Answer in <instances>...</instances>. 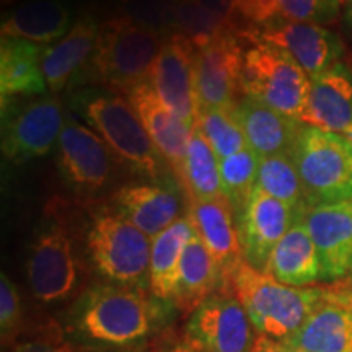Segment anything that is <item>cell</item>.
Here are the masks:
<instances>
[{
    "mask_svg": "<svg viewBox=\"0 0 352 352\" xmlns=\"http://www.w3.org/2000/svg\"><path fill=\"white\" fill-rule=\"evenodd\" d=\"M43 44L26 39L2 38L0 41V95L2 104L19 96L44 95L47 90L43 77Z\"/></svg>",
    "mask_w": 352,
    "mask_h": 352,
    "instance_id": "obj_25",
    "label": "cell"
},
{
    "mask_svg": "<svg viewBox=\"0 0 352 352\" xmlns=\"http://www.w3.org/2000/svg\"><path fill=\"white\" fill-rule=\"evenodd\" d=\"M152 239L114 212L96 214L87 235V248L95 270L122 285L142 283L148 274Z\"/></svg>",
    "mask_w": 352,
    "mask_h": 352,
    "instance_id": "obj_7",
    "label": "cell"
},
{
    "mask_svg": "<svg viewBox=\"0 0 352 352\" xmlns=\"http://www.w3.org/2000/svg\"><path fill=\"white\" fill-rule=\"evenodd\" d=\"M12 2H15V0H2L3 6H6V3H12Z\"/></svg>",
    "mask_w": 352,
    "mask_h": 352,
    "instance_id": "obj_44",
    "label": "cell"
},
{
    "mask_svg": "<svg viewBox=\"0 0 352 352\" xmlns=\"http://www.w3.org/2000/svg\"><path fill=\"white\" fill-rule=\"evenodd\" d=\"M253 328L241 303L220 287L189 316L186 341L199 352H250L256 341Z\"/></svg>",
    "mask_w": 352,
    "mask_h": 352,
    "instance_id": "obj_8",
    "label": "cell"
},
{
    "mask_svg": "<svg viewBox=\"0 0 352 352\" xmlns=\"http://www.w3.org/2000/svg\"><path fill=\"white\" fill-rule=\"evenodd\" d=\"M327 289L336 300L344 303L346 307H349L352 310V272L342 277V279L334 280L333 284L327 285Z\"/></svg>",
    "mask_w": 352,
    "mask_h": 352,
    "instance_id": "obj_39",
    "label": "cell"
},
{
    "mask_svg": "<svg viewBox=\"0 0 352 352\" xmlns=\"http://www.w3.org/2000/svg\"><path fill=\"white\" fill-rule=\"evenodd\" d=\"M342 6L346 0H277V19L324 26L340 16Z\"/></svg>",
    "mask_w": 352,
    "mask_h": 352,
    "instance_id": "obj_35",
    "label": "cell"
},
{
    "mask_svg": "<svg viewBox=\"0 0 352 352\" xmlns=\"http://www.w3.org/2000/svg\"><path fill=\"white\" fill-rule=\"evenodd\" d=\"M13 352H74L65 344L60 334L56 331H46L36 336L25 338L15 344Z\"/></svg>",
    "mask_w": 352,
    "mask_h": 352,
    "instance_id": "obj_37",
    "label": "cell"
},
{
    "mask_svg": "<svg viewBox=\"0 0 352 352\" xmlns=\"http://www.w3.org/2000/svg\"><path fill=\"white\" fill-rule=\"evenodd\" d=\"M199 2L209 10H212L215 15H219L223 21L235 26V16L239 15L236 0H199Z\"/></svg>",
    "mask_w": 352,
    "mask_h": 352,
    "instance_id": "obj_38",
    "label": "cell"
},
{
    "mask_svg": "<svg viewBox=\"0 0 352 352\" xmlns=\"http://www.w3.org/2000/svg\"><path fill=\"white\" fill-rule=\"evenodd\" d=\"M20 296L15 284L6 274L0 276V329L3 342H12L19 334L20 324Z\"/></svg>",
    "mask_w": 352,
    "mask_h": 352,
    "instance_id": "obj_36",
    "label": "cell"
},
{
    "mask_svg": "<svg viewBox=\"0 0 352 352\" xmlns=\"http://www.w3.org/2000/svg\"><path fill=\"white\" fill-rule=\"evenodd\" d=\"M298 219L300 214L289 204L266 195L259 188L254 189L239 222L245 261L259 271L266 270L272 250Z\"/></svg>",
    "mask_w": 352,
    "mask_h": 352,
    "instance_id": "obj_15",
    "label": "cell"
},
{
    "mask_svg": "<svg viewBox=\"0 0 352 352\" xmlns=\"http://www.w3.org/2000/svg\"><path fill=\"white\" fill-rule=\"evenodd\" d=\"M240 32H232L196 50L195 88L197 108L233 111L241 94L243 50Z\"/></svg>",
    "mask_w": 352,
    "mask_h": 352,
    "instance_id": "obj_11",
    "label": "cell"
},
{
    "mask_svg": "<svg viewBox=\"0 0 352 352\" xmlns=\"http://www.w3.org/2000/svg\"><path fill=\"white\" fill-rule=\"evenodd\" d=\"M179 183L186 189L189 199H214L226 196L220 179L219 157L197 126L192 127Z\"/></svg>",
    "mask_w": 352,
    "mask_h": 352,
    "instance_id": "obj_29",
    "label": "cell"
},
{
    "mask_svg": "<svg viewBox=\"0 0 352 352\" xmlns=\"http://www.w3.org/2000/svg\"><path fill=\"white\" fill-rule=\"evenodd\" d=\"M323 289L305 323L283 342L298 352H352V310Z\"/></svg>",
    "mask_w": 352,
    "mask_h": 352,
    "instance_id": "obj_21",
    "label": "cell"
},
{
    "mask_svg": "<svg viewBox=\"0 0 352 352\" xmlns=\"http://www.w3.org/2000/svg\"><path fill=\"white\" fill-rule=\"evenodd\" d=\"M170 183L124 184L114 192V210L145 235L157 236L179 217V197Z\"/></svg>",
    "mask_w": 352,
    "mask_h": 352,
    "instance_id": "obj_20",
    "label": "cell"
},
{
    "mask_svg": "<svg viewBox=\"0 0 352 352\" xmlns=\"http://www.w3.org/2000/svg\"><path fill=\"white\" fill-rule=\"evenodd\" d=\"M264 272L292 287H305L321 280L318 250L300 219L272 250Z\"/></svg>",
    "mask_w": 352,
    "mask_h": 352,
    "instance_id": "obj_26",
    "label": "cell"
},
{
    "mask_svg": "<svg viewBox=\"0 0 352 352\" xmlns=\"http://www.w3.org/2000/svg\"><path fill=\"white\" fill-rule=\"evenodd\" d=\"M219 168L223 195L232 202L233 210L241 214L246 202L256 189L259 155L246 147L230 157L219 158Z\"/></svg>",
    "mask_w": 352,
    "mask_h": 352,
    "instance_id": "obj_31",
    "label": "cell"
},
{
    "mask_svg": "<svg viewBox=\"0 0 352 352\" xmlns=\"http://www.w3.org/2000/svg\"><path fill=\"white\" fill-rule=\"evenodd\" d=\"M307 208L352 201V142L303 124L292 151Z\"/></svg>",
    "mask_w": 352,
    "mask_h": 352,
    "instance_id": "obj_4",
    "label": "cell"
},
{
    "mask_svg": "<svg viewBox=\"0 0 352 352\" xmlns=\"http://www.w3.org/2000/svg\"><path fill=\"white\" fill-rule=\"evenodd\" d=\"M220 287L235 296L261 336L276 341L296 333L324 294L323 287H292L279 283L245 259Z\"/></svg>",
    "mask_w": 352,
    "mask_h": 352,
    "instance_id": "obj_1",
    "label": "cell"
},
{
    "mask_svg": "<svg viewBox=\"0 0 352 352\" xmlns=\"http://www.w3.org/2000/svg\"><path fill=\"white\" fill-rule=\"evenodd\" d=\"M126 94L158 153L179 179L192 127L171 113L148 82L135 85Z\"/></svg>",
    "mask_w": 352,
    "mask_h": 352,
    "instance_id": "obj_17",
    "label": "cell"
},
{
    "mask_svg": "<svg viewBox=\"0 0 352 352\" xmlns=\"http://www.w3.org/2000/svg\"><path fill=\"white\" fill-rule=\"evenodd\" d=\"M256 188L289 204L300 217L307 209L305 192L292 153L259 157Z\"/></svg>",
    "mask_w": 352,
    "mask_h": 352,
    "instance_id": "obj_30",
    "label": "cell"
},
{
    "mask_svg": "<svg viewBox=\"0 0 352 352\" xmlns=\"http://www.w3.org/2000/svg\"><path fill=\"white\" fill-rule=\"evenodd\" d=\"M100 28L90 16H83L69 33L52 46L44 47L41 57L43 77L51 94H59L87 60H91Z\"/></svg>",
    "mask_w": 352,
    "mask_h": 352,
    "instance_id": "obj_24",
    "label": "cell"
},
{
    "mask_svg": "<svg viewBox=\"0 0 352 352\" xmlns=\"http://www.w3.org/2000/svg\"><path fill=\"white\" fill-rule=\"evenodd\" d=\"M233 116L239 121L248 147L259 157L292 153L303 124L276 111L258 100L245 96L236 103Z\"/></svg>",
    "mask_w": 352,
    "mask_h": 352,
    "instance_id": "obj_22",
    "label": "cell"
},
{
    "mask_svg": "<svg viewBox=\"0 0 352 352\" xmlns=\"http://www.w3.org/2000/svg\"><path fill=\"white\" fill-rule=\"evenodd\" d=\"M2 116V153L16 165L50 153L65 124L63 104L56 96L26 101Z\"/></svg>",
    "mask_w": 352,
    "mask_h": 352,
    "instance_id": "obj_9",
    "label": "cell"
},
{
    "mask_svg": "<svg viewBox=\"0 0 352 352\" xmlns=\"http://www.w3.org/2000/svg\"><path fill=\"white\" fill-rule=\"evenodd\" d=\"M250 352H298V351L285 346L283 341L271 340V338L261 336V334H259Z\"/></svg>",
    "mask_w": 352,
    "mask_h": 352,
    "instance_id": "obj_40",
    "label": "cell"
},
{
    "mask_svg": "<svg viewBox=\"0 0 352 352\" xmlns=\"http://www.w3.org/2000/svg\"><path fill=\"white\" fill-rule=\"evenodd\" d=\"M189 220L197 236L217 263L222 280L243 261V246L227 196L214 199H189Z\"/></svg>",
    "mask_w": 352,
    "mask_h": 352,
    "instance_id": "obj_18",
    "label": "cell"
},
{
    "mask_svg": "<svg viewBox=\"0 0 352 352\" xmlns=\"http://www.w3.org/2000/svg\"><path fill=\"white\" fill-rule=\"evenodd\" d=\"M77 104L80 116L121 164L151 179H162L165 160L129 100L111 91L88 90L78 96Z\"/></svg>",
    "mask_w": 352,
    "mask_h": 352,
    "instance_id": "obj_3",
    "label": "cell"
},
{
    "mask_svg": "<svg viewBox=\"0 0 352 352\" xmlns=\"http://www.w3.org/2000/svg\"><path fill=\"white\" fill-rule=\"evenodd\" d=\"M114 157L90 126L65 118L57 140V166L70 186L85 192L100 191L111 182Z\"/></svg>",
    "mask_w": 352,
    "mask_h": 352,
    "instance_id": "obj_12",
    "label": "cell"
},
{
    "mask_svg": "<svg viewBox=\"0 0 352 352\" xmlns=\"http://www.w3.org/2000/svg\"><path fill=\"white\" fill-rule=\"evenodd\" d=\"M26 272L39 302L56 303L74 292L78 284V261L72 236L63 223H51L34 239Z\"/></svg>",
    "mask_w": 352,
    "mask_h": 352,
    "instance_id": "obj_10",
    "label": "cell"
},
{
    "mask_svg": "<svg viewBox=\"0 0 352 352\" xmlns=\"http://www.w3.org/2000/svg\"><path fill=\"white\" fill-rule=\"evenodd\" d=\"M300 220L318 250L321 280L334 283L352 272V201L307 208Z\"/></svg>",
    "mask_w": 352,
    "mask_h": 352,
    "instance_id": "obj_16",
    "label": "cell"
},
{
    "mask_svg": "<svg viewBox=\"0 0 352 352\" xmlns=\"http://www.w3.org/2000/svg\"><path fill=\"white\" fill-rule=\"evenodd\" d=\"M302 124L315 129L344 132L352 126V69L338 63L311 78Z\"/></svg>",
    "mask_w": 352,
    "mask_h": 352,
    "instance_id": "obj_19",
    "label": "cell"
},
{
    "mask_svg": "<svg viewBox=\"0 0 352 352\" xmlns=\"http://www.w3.org/2000/svg\"><path fill=\"white\" fill-rule=\"evenodd\" d=\"M195 56V46L183 34H171L158 52L148 78L158 98L189 127L196 126L197 116Z\"/></svg>",
    "mask_w": 352,
    "mask_h": 352,
    "instance_id": "obj_14",
    "label": "cell"
},
{
    "mask_svg": "<svg viewBox=\"0 0 352 352\" xmlns=\"http://www.w3.org/2000/svg\"><path fill=\"white\" fill-rule=\"evenodd\" d=\"M168 352H199V351H196L195 347H192L186 340H184L183 342H179V344L171 347Z\"/></svg>",
    "mask_w": 352,
    "mask_h": 352,
    "instance_id": "obj_41",
    "label": "cell"
},
{
    "mask_svg": "<svg viewBox=\"0 0 352 352\" xmlns=\"http://www.w3.org/2000/svg\"><path fill=\"white\" fill-rule=\"evenodd\" d=\"M240 38H254L287 51L310 78L340 63L344 52L336 33L327 26L277 19L259 30H241Z\"/></svg>",
    "mask_w": 352,
    "mask_h": 352,
    "instance_id": "obj_13",
    "label": "cell"
},
{
    "mask_svg": "<svg viewBox=\"0 0 352 352\" xmlns=\"http://www.w3.org/2000/svg\"><path fill=\"white\" fill-rule=\"evenodd\" d=\"M222 285V272L212 254L195 232L184 248L179 263L173 305L183 314H192Z\"/></svg>",
    "mask_w": 352,
    "mask_h": 352,
    "instance_id": "obj_27",
    "label": "cell"
},
{
    "mask_svg": "<svg viewBox=\"0 0 352 352\" xmlns=\"http://www.w3.org/2000/svg\"><path fill=\"white\" fill-rule=\"evenodd\" d=\"M346 21L352 26V0H346Z\"/></svg>",
    "mask_w": 352,
    "mask_h": 352,
    "instance_id": "obj_42",
    "label": "cell"
},
{
    "mask_svg": "<svg viewBox=\"0 0 352 352\" xmlns=\"http://www.w3.org/2000/svg\"><path fill=\"white\" fill-rule=\"evenodd\" d=\"M70 8L63 0H25L3 13L2 38L47 44L64 38L70 30Z\"/></svg>",
    "mask_w": 352,
    "mask_h": 352,
    "instance_id": "obj_23",
    "label": "cell"
},
{
    "mask_svg": "<svg viewBox=\"0 0 352 352\" xmlns=\"http://www.w3.org/2000/svg\"><path fill=\"white\" fill-rule=\"evenodd\" d=\"M157 303L135 285H101L78 303L74 327L87 340L126 346L147 336L157 324Z\"/></svg>",
    "mask_w": 352,
    "mask_h": 352,
    "instance_id": "obj_2",
    "label": "cell"
},
{
    "mask_svg": "<svg viewBox=\"0 0 352 352\" xmlns=\"http://www.w3.org/2000/svg\"><path fill=\"white\" fill-rule=\"evenodd\" d=\"M344 135H346V138H347V139H349V140H351V142H352V126L349 127V129H347V131L344 132Z\"/></svg>",
    "mask_w": 352,
    "mask_h": 352,
    "instance_id": "obj_43",
    "label": "cell"
},
{
    "mask_svg": "<svg viewBox=\"0 0 352 352\" xmlns=\"http://www.w3.org/2000/svg\"><path fill=\"white\" fill-rule=\"evenodd\" d=\"M176 3L178 0H120V8L122 16L166 39L178 33Z\"/></svg>",
    "mask_w": 352,
    "mask_h": 352,
    "instance_id": "obj_34",
    "label": "cell"
},
{
    "mask_svg": "<svg viewBox=\"0 0 352 352\" xmlns=\"http://www.w3.org/2000/svg\"><path fill=\"white\" fill-rule=\"evenodd\" d=\"M196 126L219 158L230 157L248 147L233 111L220 108H197Z\"/></svg>",
    "mask_w": 352,
    "mask_h": 352,
    "instance_id": "obj_33",
    "label": "cell"
},
{
    "mask_svg": "<svg viewBox=\"0 0 352 352\" xmlns=\"http://www.w3.org/2000/svg\"><path fill=\"white\" fill-rule=\"evenodd\" d=\"M192 235H195V227L186 215L179 217L173 226L152 239L147 276L153 297L158 300L173 302L179 263Z\"/></svg>",
    "mask_w": 352,
    "mask_h": 352,
    "instance_id": "obj_28",
    "label": "cell"
},
{
    "mask_svg": "<svg viewBox=\"0 0 352 352\" xmlns=\"http://www.w3.org/2000/svg\"><path fill=\"white\" fill-rule=\"evenodd\" d=\"M165 38L126 16L108 20L100 28L91 56L95 77L104 85L131 90L148 82Z\"/></svg>",
    "mask_w": 352,
    "mask_h": 352,
    "instance_id": "obj_6",
    "label": "cell"
},
{
    "mask_svg": "<svg viewBox=\"0 0 352 352\" xmlns=\"http://www.w3.org/2000/svg\"><path fill=\"white\" fill-rule=\"evenodd\" d=\"M176 25L195 50L208 46L215 39L232 32H241L202 6L199 0H178L176 3Z\"/></svg>",
    "mask_w": 352,
    "mask_h": 352,
    "instance_id": "obj_32",
    "label": "cell"
},
{
    "mask_svg": "<svg viewBox=\"0 0 352 352\" xmlns=\"http://www.w3.org/2000/svg\"><path fill=\"white\" fill-rule=\"evenodd\" d=\"M246 39L252 44L243 54L241 90L245 96L300 121L311 78L287 51L254 38Z\"/></svg>",
    "mask_w": 352,
    "mask_h": 352,
    "instance_id": "obj_5",
    "label": "cell"
}]
</instances>
